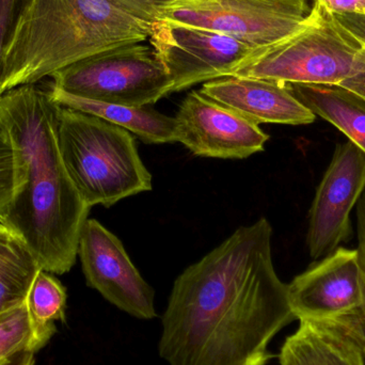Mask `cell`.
<instances>
[{"label": "cell", "instance_id": "obj_1", "mask_svg": "<svg viewBox=\"0 0 365 365\" xmlns=\"http://www.w3.org/2000/svg\"><path fill=\"white\" fill-rule=\"evenodd\" d=\"M272 227H238L173 284L158 344L168 365H267L272 339L295 315L274 269Z\"/></svg>", "mask_w": 365, "mask_h": 365}, {"label": "cell", "instance_id": "obj_2", "mask_svg": "<svg viewBox=\"0 0 365 365\" xmlns=\"http://www.w3.org/2000/svg\"><path fill=\"white\" fill-rule=\"evenodd\" d=\"M61 106L48 90L24 85L0 101V121L12 137L21 182L2 225L23 238L41 269L70 272L78 255L81 229L91 208L75 188L58 143Z\"/></svg>", "mask_w": 365, "mask_h": 365}, {"label": "cell", "instance_id": "obj_3", "mask_svg": "<svg viewBox=\"0 0 365 365\" xmlns=\"http://www.w3.org/2000/svg\"><path fill=\"white\" fill-rule=\"evenodd\" d=\"M152 24L113 0H26L4 51V93L91 56L145 42Z\"/></svg>", "mask_w": 365, "mask_h": 365}, {"label": "cell", "instance_id": "obj_4", "mask_svg": "<svg viewBox=\"0 0 365 365\" xmlns=\"http://www.w3.org/2000/svg\"><path fill=\"white\" fill-rule=\"evenodd\" d=\"M58 143L66 173L90 208L152 190V175L130 132L96 115L62 107Z\"/></svg>", "mask_w": 365, "mask_h": 365}, {"label": "cell", "instance_id": "obj_5", "mask_svg": "<svg viewBox=\"0 0 365 365\" xmlns=\"http://www.w3.org/2000/svg\"><path fill=\"white\" fill-rule=\"evenodd\" d=\"M364 45L323 4L314 0L306 23L287 38L255 48L230 76L283 83L341 85Z\"/></svg>", "mask_w": 365, "mask_h": 365}, {"label": "cell", "instance_id": "obj_6", "mask_svg": "<svg viewBox=\"0 0 365 365\" xmlns=\"http://www.w3.org/2000/svg\"><path fill=\"white\" fill-rule=\"evenodd\" d=\"M58 89L98 102L152 106L173 93V81L151 45H123L75 62L51 75Z\"/></svg>", "mask_w": 365, "mask_h": 365}, {"label": "cell", "instance_id": "obj_7", "mask_svg": "<svg viewBox=\"0 0 365 365\" xmlns=\"http://www.w3.org/2000/svg\"><path fill=\"white\" fill-rule=\"evenodd\" d=\"M311 10L308 0H173L158 19L221 32L259 48L297 31Z\"/></svg>", "mask_w": 365, "mask_h": 365}, {"label": "cell", "instance_id": "obj_8", "mask_svg": "<svg viewBox=\"0 0 365 365\" xmlns=\"http://www.w3.org/2000/svg\"><path fill=\"white\" fill-rule=\"evenodd\" d=\"M149 42L170 76L173 92L229 77L257 48L221 32L166 19L153 21Z\"/></svg>", "mask_w": 365, "mask_h": 365}, {"label": "cell", "instance_id": "obj_9", "mask_svg": "<svg viewBox=\"0 0 365 365\" xmlns=\"http://www.w3.org/2000/svg\"><path fill=\"white\" fill-rule=\"evenodd\" d=\"M365 190V153L351 141L339 145L309 212L307 246L323 259L351 235V210Z\"/></svg>", "mask_w": 365, "mask_h": 365}, {"label": "cell", "instance_id": "obj_10", "mask_svg": "<svg viewBox=\"0 0 365 365\" xmlns=\"http://www.w3.org/2000/svg\"><path fill=\"white\" fill-rule=\"evenodd\" d=\"M78 257L88 287L130 317H158L155 292L143 278L121 240L96 219L88 218L81 229Z\"/></svg>", "mask_w": 365, "mask_h": 365}, {"label": "cell", "instance_id": "obj_11", "mask_svg": "<svg viewBox=\"0 0 365 365\" xmlns=\"http://www.w3.org/2000/svg\"><path fill=\"white\" fill-rule=\"evenodd\" d=\"M296 321L345 323L362 304L357 249L339 247L287 284Z\"/></svg>", "mask_w": 365, "mask_h": 365}, {"label": "cell", "instance_id": "obj_12", "mask_svg": "<svg viewBox=\"0 0 365 365\" xmlns=\"http://www.w3.org/2000/svg\"><path fill=\"white\" fill-rule=\"evenodd\" d=\"M175 119V138L195 155L247 158L264 150L269 136L259 124L200 91L182 101Z\"/></svg>", "mask_w": 365, "mask_h": 365}, {"label": "cell", "instance_id": "obj_13", "mask_svg": "<svg viewBox=\"0 0 365 365\" xmlns=\"http://www.w3.org/2000/svg\"><path fill=\"white\" fill-rule=\"evenodd\" d=\"M206 98L257 124L308 125L317 115L289 91L287 83L248 77H223L200 90Z\"/></svg>", "mask_w": 365, "mask_h": 365}, {"label": "cell", "instance_id": "obj_14", "mask_svg": "<svg viewBox=\"0 0 365 365\" xmlns=\"http://www.w3.org/2000/svg\"><path fill=\"white\" fill-rule=\"evenodd\" d=\"M279 354L280 365H365L364 342L334 323L300 321Z\"/></svg>", "mask_w": 365, "mask_h": 365}, {"label": "cell", "instance_id": "obj_15", "mask_svg": "<svg viewBox=\"0 0 365 365\" xmlns=\"http://www.w3.org/2000/svg\"><path fill=\"white\" fill-rule=\"evenodd\" d=\"M47 90L60 106L83 111L121 126L138 136L143 143L154 145L177 143L175 118L163 115L151 106H124L79 98L58 89L53 83Z\"/></svg>", "mask_w": 365, "mask_h": 365}, {"label": "cell", "instance_id": "obj_16", "mask_svg": "<svg viewBox=\"0 0 365 365\" xmlns=\"http://www.w3.org/2000/svg\"><path fill=\"white\" fill-rule=\"evenodd\" d=\"M317 117L331 123L365 153V98L340 85L287 83Z\"/></svg>", "mask_w": 365, "mask_h": 365}, {"label": "cell", "instance_id": "obj_17", "mask_svg": "<svg viewBox=\"0 0 365 365\" xmlns=\"http://www.w3.org/2000/svg\"><path fill=\"white\" fill-rule=\"evenodd\" d=\"M40 269L23 238L0 223V313L25 302Z\"/></svg>", "mask_w": 365, "mask_h": 365}, {"label": "cell", "instance_id": "obj_18", "mask_svg": "<svg viewBox=\"0 0 365 365\" xmlns=\"http://www.w3.org/2000/svg\"><path fill=\"white\" fill-rule=\"evenodd\" d=\"M28 313L38 334L49 341L56 332L55 322L66 317V287L51 272L38 270L26 298Z\"/></svg>", "mask_w": 365, "mask_h": 365}, {"label": "cell", "instance_id": "obj_19", "mask_svg": "<svg viewBox=\"0 0 365 365\" xmlns=\"http://www.w3.org/2000/svg\"><path fill=\"white\" fill-rule=\"evenodd\" d=\"M45 340L32 324L26 300L0 313V361L19 351H38Z\"/></svg>", "mask_w": 365, "mask_h": 365}, {"label": "cell", "instance_id": "obj_20", "mask_svg": "<svg viewBox=\"0 0 365 365\" xmlns=\"http://www.w3.org/2000/svg\"><path fill=\"white\" fill-rule=\"evenodd\" d=\"M21 182V164L12 137L0 121V222L12 205Z\"/></svg>", "mask_w": 365, "mask_h": 365}, {"label": "cell", "instance_id": "obj_21", "mask_svg": "<svg viewBox=\"0 0 365 365\" xmlns=\"http://www.w3.org/2000/svg\"><path fill=\"white\" fill-rule=\"evenodd\" d=\"M26 0H0V101L4 91V56L11 32Z\"/></svg>", "mask_w": 365, "mask_h": 365}, {"label": "cell", "instance_id": "obj_22", "mask_svg": "<svg viewBox=\"0 0 365 365\" xmlns=\"http://www.w3.org/2000/svg\"><path fill=\"white\" fill-rule=\"evenodd\" d=\"M357 216L358 262H359L360 278H361L362 304L359 313L355 317L356 323L362 328L365 336V190L360 197L356 210Z\"/></svg>", "mask_w": 365, "mask_h": 365}, {"label": "cell", "instance_id": "obj_23", "mask_svg": "<svg viewBox=\"0 0 365 365\" xmlns=\"http://www.w3.org/2000/svg\"><path fill=\"white\" fill-rule=\"evenodd\" d=\"M140 19L154 21L160 10L173 0H113Z\"/></svg>", "mask_w": 365, "mask_h": 365}, {"label": "cell", "instance_id": "obj_24", "mask_svg": "<svg viewBox=\"0 0 365 365\" xmlns=\"http://www.w3.org/2000/svg\"><path fill=\"white\" fill-rule=\"evenodd\" d=\"M334 14H357L365 16V0H317Z\"/></svg>", "mask_w": 365, "mask_h": 365}, {"label": "cell", "instance_id": "obj_25", "mask_svg": "<svg viewBox=\"0 0 365 365\" xmlns=\"http://www.w3.org/2000/svg\"><path fill=\"white\" fill-rule=\"evenodd\" d=\"M340 86L355 92L358 96L365 98V47L358 56L357 63L353 74L345 79Z\"/></svg>", "mask_w": 365, "mask_h": 365}, {"label": "cell", "instance_id": "obj_26", "mask_svg": "<svg viewBox=\"0 0 365 365\" xmlns=\"http://www.w3.org/2000/svg\"><path fill=\"white\" fill-rule=\"evenodd\" d=\"M334 14V13H332ZM339 23L346 28L365 47V16L357 14H334Z\"/></svg>", "mask_w": 365, "mask_h": 365}, {"label": "cell", "instance_id": "obj_27", "mask_svg": "<svg viewBox=\"0 0 365 365\" xmlns=\"http://www.w3.org/2000/svg\"><path fill=\"white\" fill-rule=\"evenodd\" d=\"M0 365H34V351H19L0 361Z\"/></svg>", "mask_w": 365, "mask_h": 365}, {"label": "cell", "instance_id": "obj_28", "mask_svg": "<svg viewBox=\"0 0 365 365\" xmlns=\"http://www.w3.org/2000/svg\"><path fill=\"white\" fill-rule=\"evenodd\" d=\"M362 351H364V358H365V341H364V345H362Z\"/></svg>", "mask_w": 365, "mask_h": 365}]
</instances>
